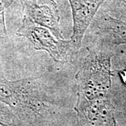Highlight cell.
<instances>
[{
  "mask_svg": "<svg viewBox=\"0 0 126 126\" xmlns=\"http://www.w3.org/2000/svg\"><path fill=\"white\" fill-rule=\"evenodd\" d=\"M0 102L27 126H64L62 111L47 97L38 78L0 81Z\"/></svg>",
  "mask_w": 126,
  "mask_h": 126,
  "instance_id": "obj_1",
  "label": "cell"
},
{
  "mask_svg": "<svg viewBox=\"0 0 126 126\" xmlns=\"http://www.w3.org/2000/svg\"><path fill=\"white\" fill-rule=\"evenodd\" d=\"M113 49L96 45L88 50L76 74L77 94L94 97L111 94Z\"/></svg>",
  "mask_w": 126,
  "mask_h": 126,
  "instance_id": "obj_2",
  "label": "cell"
},
{
  "mask_svg": "<svg viewBox=\"0 0 126 126\" xmlns=\"http://www.w3.org/2000/svg\"><path fill=\"white\" fill-rule=\"evenodd\" d=\"M16 34L25 38L34 49L48 53L55 62L70 63L77 55L70 39H59L48 28L38 25L24 17Z\"/></svg>",
  "mask_w": 126,
  "mask_h": 126,
  "instance_id": "obj_3",
  "label": "cell"
},
{
  "mask_svg": "<svg viewBox=\"0 0 126 126\" xmlns=\"http://www.w3.org/2000/svg\"><path fill=\"white\" fill-rule=\"evenodd\" d=\"M74 111L78 126H118L111 94L77 95Z\"/></svg>",
  "mask_w": 126,
  "mask_h": 126,
  "instance_id": "obj_4",
  "label": "cell"
},
{
  "mask_svg": "<svg viewBox=\"0 0 126 126\" xmlns=\"http://www.w3.org/2000/svg\"><path fill=\"white\" fill-rule=\"evenodd\" d=\"M23 17L46 27L59 39H64L60 27V16L55 0H20Z\"/></svg>",
  "mask_w": 126,
  "mask_h": 126,
  "instance_id": "obj_5",
  "label": "cell"
},
{
  "mask_svg": "<svg viewBox=\"0 0 126 126\" xmlns=\"http://www.w3.org/2000/svg\"><path fill=\"white\" fill-rule=\"evenodd\" d=\"M73 19V32L70 40L77 54L88 27L104 3L108 0H68Z\"/></svg>",
  "mask_w": 126,
  "mask_h": 126,
  "instance_id": "obj_6",
  "label": "cell"
},
{
  "mask_svg": "<svg viewBox=\"0 0 126 126\" xmlns=\"http://www.w3.org/2000/svg\"><path fill=\"white\" fill-rule=\"evenodd\" d=\"M96 45L114 48L126 44V20L109 12L102 13L93 21Z\"/></svg>",
  "mask_w": 126,
  "mask_h": 126,
  "instance_id": "obj_7",
  "label": "cell"
},
{
  "mask_svg": "<svg viewBox=\"0 0 126 126\" xmlns=\"http://www.w3.org/2000/svg\"><path fill=\"white\" fill-rule=\"evenodd\" d=\"M0 126H27L18 118L12 109L1 102H0Z\"/></svg>",
  "mask_w": 126,
  "mask_h": 126,
  "instance_id": "obj_8",
  "label": "cell"
},
{
  "mask_svg": "<svg viewBox=\"0 0 126 126\" xmlns=\"http://www.w3.org/2000/svg\"><path fill=\"white\" fill-rule=\"evenodd\" d=\"M15 0H0V37L7 35L6 25V11Z\"/></svg>",
  "mask_w": 126,
  "mask_h": 126,
  "instance_id": "obj_9",
  "label": "cell"
},
{
  "mask_svg": "<svg viewBox=\"0 0 126 126\" xmlns=\"http://www.w3.org/2000/svg\"><path fill=\"white\" fill-rule=\"evenodd\" d=\"M111 6L109 13L118 18L126 20V0H111Z\"/></svg>",
  "mask_w": 126,
  "mask_h": 126,
  "instance_id": "obj_10",
  "label": "cell"
},
{
  "mask_svg": "<svg viewBox=\"0 0 126 126\" xmlns=\"http://www.w3.org/2000/svg\"><path fill=\"white\" fill-rule=\"evenodd\" d=\"M118 73L120 79H121L122 82L126 85V68L118 71Z\"/></svg>",
  "mask_w": 126,
  "mask_h": 126,
  "instance_id": "obj_11",
  "label": "cell"
},
{
  "mask_svg": "<svg viewBox=\"0 0 126 126\" xmlns=\"http://www.w3.org/2000/svg\"><path fill=\"white\" fill-rule=\"evenodd\" d=\"M6 80H7V79L5 77L3 69H1V66H0V81H6Z\"/></svg>",
  "mask_w": 126,
  "mask_h": 126,
  "instance_id": "obj_12",
  "label": "cell"
}]
</instances>
